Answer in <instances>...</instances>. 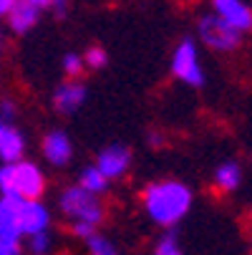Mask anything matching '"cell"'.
Listing matches in <instances>:
<instances>
[{"label":"cell","instance_id":"cell-8","mask_svg":"<svg viewBox=\"0 0 252 255\" xmlns=\"http://www.w3.org/2000/svg\"><path fill=\"white\" fill-rule=\"evenodd\" d=\"M129 164H131V152L124 147V144H111V147L101 149L98 157H96V167L106 179L121 177L129 169Z\"/></svg>","mask_w":252,"mask_h":255},{"label":"cell","instance_id":"cell-24","mask_svg":"<svg viewBox=\"0 0 252 255\" xmlns=\"http://www.w3.org/2000/svg\"><path fill=\"white\" fill-rule=\"evenodd\" d=\"M3 114H5V117H13V104L3 101Z\"/></svg>","mask_w":252,"mask_h":255},{"label":"cell","instance_id":"cell-21","mask_svg":"<svg viewBox=\"0 0 252 255\" xmlns=\"http://www.w3.org/2000/svg\"><path fill=\"white\" fill-rule=\"evenodd\" d=\"M18 3V0H0V18L3 15H8L10 10H13V5Z\"/></svg>","mask_w":252,"mask_h":255},{"label":"cell","instance_id":"cell-14","mask_svg":"<svg viewBox=\"0 0 252 255\" xmlns=\"http://www.w3.org/2000/svg\"><path fill=\"white\" fill-rule=\"evenodd\" d=\"M242 182V169L237 162H222L214 169V187L222 192H235Z\"/></svg>","mask_w":252,"mask_h":255},{"label":"cell","instance_id":"cell-7","mask_svg":"<svg viewBox=\"0 0 252 255\" xmlns=\"http://www.w3.org/2000/svg\"><path fill=\"white\" fill-rule=\"evenodd\" d=\"M48 223H51V215H48V210H46L38 200H20V207H18V225H20V233H23V235L46 233Z\"/></svg>","mask_w":252,"mask_h":255},{"label":"cell","instance_id":"cell-4","mask_svg":"<svg viewBox=\"0 0 252 255\" xmlns=\"http://www.w3.org/2000/svg\"><path fill=\"white\" fill-rule=\"evenodd\" d=\"M197 30H199V38L214 51H232V48L240 46V38H242L240 30H235L230 23H225L220 15H214V13L202 15Z\"/></svg>","mask_w":252,"mask_h":255},{"label":"cell","instance_id":"cell-2","mask_svg":"<svg viewBox=\"0 0 252 255\" xmlns=\"http://www.w3.org/2000/svg\"><path fill=\"white\" fill-rule=\"evenodd\" d=\"M0 190L3 197L38 200L46 190V177L33 162H15L0 169Z\"/></svg>","mask_w":252,"mask_h":255},{"label":"cell","instance_id":"cell-5","mask_svg":"<svg viewBox=\"0 0 252 255\" xmlns=\"http://www.w3.org/2000/svg\"><path fill=\"white\" fill-rule=\"evenodd\" d=\"M18 197L0 200V255H20V225H18Z\"/></svg>","mask_w":252,"mask_h":255},{"label":"cell","instance_id":"cell-20","mask_svg":"<svg viewBox=\"0 0 252 255\" xmlns=\"http://www.w3.org/2000/svg\"><path fill=\"white\" fill-rule=\"evenodd\" d=\"M30 250L35 255H43V253L51 250V235H48V230L46 233H38V235H30Z\"/></svg>","mask_w":252,"mask_h":255},{"label":"cell","instance_id":"cell-17","mask_svg":"<svg viewBox=\"0 0 252 255\" xmlns=\"http://www.w3.org/2000/svg\"><path fill=\"white\" fill-rule=\"evenodd\" d=\"M63 71L68 79H79L84 74V58L79 53H66L63 56Z\"/></svg>","mask_w":252,"mask_h":255},{"label":"cell","instance_id":"cell-18","mask_svg":"<svg viewBox=\"0 0 252 255\" xmlns=\"http://www.w3.org/2000/svg\"><path fill=\"white\" fill-rule=\"evenodd\" d=\"M106 61H109V56H106V51L103 48H98V46H91L88 51H86V56H84V66H88V68H103L106 66Z\"/></svg>","mask_w":252,"mask_h":255},{"label":"cell","instance_id":"cell-12","mask_svg":"<svg viewBox=\"0 0 252 255\" xmlns=\"http://www.w3.org/2000/svg\"><path fill=\"white\" fill-rule=\"evenodd\" d=\"M23 152H25L23 134L13 127H5V131L0 134V159L5 164H15V162H20Z\"/></svg>","mask_w":252,"mask_h":255},{"label":"cell","instance_id":"cell-25","mask_svg":"<svg viewBox=\"0 0 252 255\" xmlns=\"http://www.w3.org/2000/svg\"><path fill=\"white\" fill-rule=\"evenodd\" d=\"M149 141H154V144H162V136H159V134H149Z\"/></svg>","mask_w":252,"mask_h":255},{"label":"cell","instance_id":"cell-6","mask_svg":"<svg viewBox=\"0 0 252 255\" xmlns=\"http://www.w3.org/2000/svg\"><path fill=\"white\" fill-rule=\"evenodd\" d=\"M171 74L189 86H204V71L199 63V53L189 38H184L176 46V51L171 56Z\"/></svg>","mask_w":252,"mask_h":255},{"label":"cell","instance_id":"cell-13","mask_svg":"<svg viewBox=\"0 0 252 255\" xmlns=\"http://www.w3.org/2000/svg\"><path fill=\"white\" fill-rule=\"evenodd\" d=\"M38 8H33L28 0H18V3L13 5V10L8 13V20H10V28L15 33H25L35 25V20H38Z\"/></svg>","mask_w":252,"mask_h":255},{"label":"cell","instance_id":"cell-22","mask_svg":"<svg viewBox=\"0 0 252 255\" xmlns=\"http://www.w3.org/2000/svg\"><path fill=\"white\" fill-rule=\"evenodd\" d=\"M51 5L56 8L58 15H63V13H66V5H68V0H51Z\"/></svg>","mask_w":252,"mask_h":255},{"label":"cell","instance_id":"cell-26","mask_svg":"<svg viewBox=\"0 0 252 255\" xmlns=\"http://www.w3.org/2000/svg\"><path fill=\"white\" fill-rule=\"evenodd\" d=\"M3 131H5V122H3V119H0V134H3Z\"/></svg>","mask_w":252,"mask_h":255},{"label":"cell","instance_id":"cell-15","mask_svg":"<svg viewBox=\"0 0 252 255\" xmlns=\"http://www.w3.org/2000/svg\"><path fill=\"white\" fill-rule=\"evenodd\" d=\"M106 182H109V179L98 172V167H96V164H88V167L81 172V177H79V187H84V190L91 192V195H98V192L106 190Z\"/></svg>","mask_w":252,"mask_h":255},{"label":"cell","instance_id":"cell-19","mask_svg":"<svg viewBox=\"0 0 252 255\" xmlns=\"http://www.w3.org/2000/svg\"><path fill=\"white\" fill-rule=\"evenodd\" d=\"M154 255H182V248H179L176 238L169 233V235H164V238L157 243V250H154Z\"/></svg>","mask_w":252,"mask_h":255},{"label":"cell","instance_id":"cell-3","mask_svg":"<svg viewBox=\"0 0 252 255\" xmlns=\"http://www.w3.org/2000/svg\"><path fill=\"white\" fill-rule=\"evenodd\" d=\"M58 207L61 212L71 220V225H88V228H96L101 220H103V207L98 202L96 195L86 192L84 187H66L61 192V200H58Z\"/></svg>","mask_w":252,"mask_h":255},{"label":"cell","instance_id":"cell-16","mask_svg":"<svg viewBox=\"0 0 252 255\" xmlns=\"http://www.w3.org/2000/svg\"><path fill=\"white\" fill-rule=\"evenodd\" d=\"M86 248H88V255H119L116 248H114L109 240L101 238V235H96V233L86 240Z\"/></svg>","mask_w":252,"mask_h":255},{"label":"cell","instance_id":"cell-28","mask_svg":"<svg viewBox=\"0 0 252 255\" xmlns=\"http://www.w3.org/2000/svg\"><path fill=\"white\" fill-rule=\"evenodd\" d=\"M250 255H252V253H250Z\"/></svg>","mask_w":252,"mask_h":255},{"label":"cell","instance_id":"cell-27","mask_svg":"<svg viewBox=\"0 0 252 255\" xmlns=\"http://www.w3.org/2000/svg\"><path fill=\"white\" fill-rule=\"evenodd\" d=\"M0 46H3V43H0Z\"/></svg>","mask_w":252,"mask_h":255},{"label":"cell","instance_id":"cell-1","mask_svg":"<svg viewBox=\"0 0 252 255\" xmlns=\"http://www.w3.org/2000/svg\"><path fill=\"white\" fill-rule=\"evenodd\" d=\"M144 207H147V215L157 225L171 228L189 212L192 190L184 182H176V179L152 182V185H147V190H144Z\"/></svg>","mask_w":252,"mask_h":255},{"label":"cell","instance_id":"cell-11","mask_svg":"<svg viewBox=\"0 0 252 255\" xmlns=\"http://www.w3.org/2000/svg\"><path fill=\"white\" fill-rule=\"evenodd\" d=\"M43 154L53 167H63L74 157V147H71V139L63 131H51L43 139Z\"/></svg>","mask_w":252,"mask_h":255},{"label":"cell","instance_id":"cell-23","mask_svg":"<svg viewBox=\"0 0 252 255\" xmlns=\"http://www.w3.org/2000/svg\"><path fill=\"white\" fill-rule=\"evenodd\" d=\"M28 3H30L33 8H38V10H43V8H51V0H28Z\"/></svg>","mask_w":252,"mask_h":255},{"label":"cell","instance_id":"cell-9","mask_svg":"<svg viewBox=\"0 0 252 255\" xmlns=\"http://www.w3.org/2000/svg\"><path fill=\"white\" fill-rule=\"evenodd\" d=\"M212 5H214V15H220L235 30L242 33L252 28V10L245 0H212Z\"/></svg>","mask_w":252,"mask_h":255},{"label":"cell","instance_id":"cell-10","mask_svg":"<svg viewBox=\"0 0 252 255\" xmlns=\"http://www.w3.org/2000/svg\"><path fill=\"white\" fill-rule=\"evenodd\" d=\"M84 101H86V86L79 79L63 81L56 89V94H53V104H56V109H58L61 114H74Z\"/></svg>","mask_w":252,"mask_h":255}]
</instances>
